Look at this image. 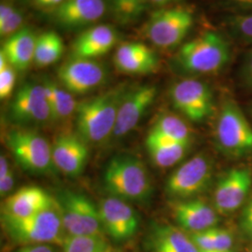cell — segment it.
Instances as JSON below:
<instances>
[{"label": "cell", "mask_w": 252, "mask_h": 252, "mask_svg": "<svg viewBox=\"0 0 252 252\" xmlns=\"http://www.w3.org/2000/svg\"><path fill=\"white\" fill-rule=\"evenodd\" d=\"M240 78L244 85L252 91V47L244 56L240 67Z\"/></svg>", "instance_id": "obj_35"}, {"label": "cell", "mask_w": 252, "mask_h": 252, "mask_svg": "<svg viewBox=\"0 0 252 252\" xmlns=\"http://www.w3.org/2000/svg\"><path fill=\"white\" fill-rule=\"evenodd\" d=\"M34 1L38 7L49 8V9L50 8L55 9L63 2V0H34Z\"/></svg>", "instance_id": "obj_40"}, {"label": "cell", "mask_w": 252, "mask_h": 252, "mask_svg": "<svg viewBox=\"0 0 252 252\" xmlns=\"http://www.w3.org/2000/svg\"><path fill=\"white\" fill-rule=\"evenodd\" d=\"M172 214L183 231L194 234L217 227L219 213L215 207L201 198L177 200L171 207Z\"/></svg>", "instance_id": "obj_16"}, {"label": "cell", "mask_w": 252, "mask_h": 252, "mask_svg": "<svg viewBox=\"0 0 252 252\" xmlns=\"http://www.w3.org/2000/svg\"><path fill=\"white\" fill-rule=\"evenodd\" d=\"M212 174L211 159L200 153L172 173L166 181L165 190L169 196L177 200L191 198L206 190L211 182Z\"/></svg>", "instance_id": "obj_9"}, {"label": "cell", "mask_w": 252, "mask_h": 252, "mask_svg": "<svg viewBox=\"0 0 252 252\" xmlns=\"http://www.w3.org/2000/svg\"><path fill=\"white\" fill-rule=\"evenodd\" d=\"M190 143L160 144L146 141L153 162L161 168H168L180 162L188 153Z\"/></svg>", "instance_id": "obj_27"}, {"label": "cell", "mask_w": 252, "mask_h": 252, "mask_svg": "<svg viewBox=\"0 0 252 252\" xmlns=\"http://www.w3.org/2000/svg\"><path fill=\"white\" fill-rule=\"evenodd\" d=\"M11 119L21 125L43 124L52 120V112L43 83L27 82L14 94L9 107Z\"/></svg>", "instance_id": "obj_11"}, {"label": "cell", "mask_w": 252, "mask_h": 252, "mask_svg": "<svg viewBox=\"0 0 252 252\" xmlns=\"http://www.w3.org/2000/svg\"><path fill=\"white\" fill-rule=\"evenodd\" d=\"M148 1H149V3H152L155 6L162 7V6H166L168 4H171V3H174L179 0H148Z\"/></svg>", "instance_id": "obj_42"}, {"label": "cell", "mask_w": 252, "mask_h": 252, "mask_svg": "<svg viewBox=\"0 0 252 252\" xmlns=\"http://www.w3.org/2000/svg\"><path fill=\"white\" fill-rule=\"evenodd\" d=\"M146 246L149 252H200L189 234L167 223H153Z\"/></svg>", "instance_id": "obj_22"}, {"label": "cell", "mask_w": 252, "mask_h": 252, "mask_svg": "<svg viewBox=\"0 0 252 252\" xmlns=\"http://www.w3.org/2000/svg\"><path fill=\"white\" fill-rule=\"evenodd\" d=\"M43 85L51 108L52 121H64L76 113L78 103L71 93L49 79L43 81Z\"/></svg>", "instance_id": "obj_24"}, {"label": "cell", "mask_w": 252, "mask_h": 252, "mask_svg": "<svg viewBox=\"0 0 252 252\" xmlns=\"http://www.w3.org/2000/svg\"><path fill=\"white\" fill-rule=\"evenodd\" d=\"M36 38L35 32L27 27L6 38L1 51L17 71H26L34 63Z\"/></svg>", "instance_id": "obj_23"}, {"label": "cell", "mask_w": 252, "mask_h": 252, "mask_svg": "<svg viewBox=\"0 0 252 252\" xmlns=\"http://www.w3.org/2000/svg\"><path fill=\"white\" fill-rule=\"evenodd\" d=\"M114 252V251H113V250H111V249H110V252Z\"/></svg>", "instance_id": "obj_45"}, {"label": "cell", "mask_w": 252, "mask_h": 252, "mask_svg": "<svg viewBox=\"0 0 252 252\" xmlns=\"http://www.w3.org/2000/svg\"><path fill=\"white\" fill-rule=\"evenodd\" d=\"M157 95L154 85L144 84L126 91L118 111L116 126L112 136L123 137L135 129Z\"/></svg>", "instance_id": "obj_15"}, {"label": "cell", "mask_w": 252, "mask_h": 252, "mask_svg": "<svg viewBox=\"0 0 252 252\" xmlns=\"http://www.w3.org/2000/svg\"><path fill=\"white\" fill-rule=\"evenodd\" d=\"M10 170L11 169H9V162H8L6 156L1 155V157H0V180L5 178Z\"/></svg>", "instance_id": "obj_41"}, {"label": "cell", "mask_w": 252, "mask_h": 252, "mask_svg": "<svg viewBox=\"0 0 252 252\" xmlns=\"http://www.w3.org/2000/svg\"><path fill=\"white\" fill-rule=\"evenodd\" d=\"M64 52L62 37L54 31H47L37 36L34 63L37 67H46L59 61Z\"/></svg>", "instance_id": "obj_25"}, {"label": "cell", "mask_w": 252, "mask_h": 252, "mask_svg": "<svg viewBox=\"0 0 252 252\" xmlns=\"http://www.w3.org/2000/svg\"><path fill=\"white\" fill-rule=\"evenodd\" d=\"M119 35L109 25L92 27L80 34L71 48V57L96 59L111 51L117 44Z\"/></svg>", "instance_id": "obj_20"}, {"label": "cell", "mask_w": 252, "mask_h": 252, "mask_svg": "<svg viewBox=\"0 0 252 252\" xmlns=\"http://www.w3.org/2000/svg\"><path fill=\"white\" fill-rule=\"evenodd\" d=\"M215 141L220 153L241 158L252 154V127L234 100L223 101L215 126Z\"/></svg>", "instance_id": "obj_5"}, {"label": "cell", "mask_w": 252, "mask_h": 252, "mask_svg": "<svg viewBox=\"0 0 252 252\" xmlns=\"http://www.w3.org/2000/svg\"><path fill=\"white\" fill-rule=\"evenodd\" d=\"M150 132L169 137L180 143H190L191 132L185 121L178 115L163 113L157 118Z\"/></svg>", "instance_id": "obj_28"}, {"label": "cell", "mask_w": 252, "mask_h": 252, "mask_svg": "<svg viewBox=\"0 0 252 252\" xmlns=\"http://www.w3.org/2000/svg\"><path fill=\"white\" fill-rule=\"evenodd\" d=\"M63 252H109L110 247L105 235L69 236L63 244Z\"/></svg>", "instance_id": "obj_31"}, {"label": "cell", "mask_w": 252, "mask_h": 252, "mask_svg": "<svg viewBox=\"0 0 252 252\" xmlns=\"http://www.w3.org/2000/svg\"><path fill=\"white\" fill-rule=\"evenodd\" d=\"M115 21L122 26L135 23L147 9L148 0H108Z\"/></svg>", "instance_id": "obj_29"}, {"label": "cell", "mask_w": 252, "mask_h": 252, "mask_svg": "<svg viewBox=\"0 0 252 252\" xmlns=\"http://www.w3.org/2000/svg\"><path fill=\"white\" fill-rule=\"evenodd\" d=\"M66 236L105 235L99 208L85 195L64 191L59 200Z\"/></svg>", "instance_id": "obj_8"}, {"label": "cell", "mask_w": 252, "mask_h": 252, "mask_svg": "<svg viewBox=\"0 0 252 252\" xmlns=\"http://www.w3.org/2000/svg\"><path fill=\"white\" fill-rule=\"evenodd\" d=\"M105 0H63L53 9L54 22L64 29L90 27L105 15Z\"/></svg>", "instance_id": "obj_18"}, {"label": "cell", "mask_w": 252, "mask_h": 252, "mask_svg": "<svg viewBox=\"0 0 252 252\" xmlns=\"http://www.w3.org/2000/svg\"><path fill=\"white\" fill-rule=\"evenodd\" d=\"M5 142L25 170L33 174H46L53 169L52 145L35 130L12 129L6 134Z\"/></svg>", "instance_id": "obj_6"}, {"label": "cell", "mask_w": 252, "mask_h": 252, "mask_svg": "<svg viewBox=\"0 0 252 252\" xmlns=\"http://www.w3.org/2000/svg\"><path fill=\"white\" fill-rule=\"evenodd\" d=\"M104 185L111 196L125 201H144L152 190L144 163L131 156H117L108 162Z\"/></svg>", "instance_id": "obj_4"}, {"label": "cell", "mask_w": 252, "mask_h": 252, "mask_svg": "<svg viewBox=\"0 0 252 252\" xmlns=\"http://www.w3.org/2000/svg\"><path fill=\"white\" fill-rule=\"evenodd\" d=\"M15 9L16 8L14 7V5L11 2L5 1V2L1 3V5H0V23L4 22Z\"/></svg>", "instance_id": "obj_39"}, {"label": "cell", "mask_w": 252, "mask_h": 252, "mask_svg": "<svg viewBox=\"0 0 252 252\" xmlns=\"http://www.w3.org/2000/svg\"><path fill=\"white\" fill-rule=\"evenodd\" d=\"M200 252H223L233 250L234 235L231 231L214 227L203 232L189 234Z\"/></svg>", "instance_id": "obj_26"}, {"label": "cell", "mask_w": 252, "mask_h": 252, "mask_svg": "<svg viewBox=\"0 0 252 252\" xmlns=\"http://www.w3.org/2000/svg\"><path fill=\"white\" fill-rule=\"evenodd\" d=\"M240 226L244 234L252 241V199L244 207L240 216Z\"/></svg>", "instance_id": "obj_36"}, {"label": "cell", "mask_w": 252, "mask_h": 252, "mask_svg": "<svg viewBox=\"0 0 252 252\" xmlns=\"http://www.w3.org/2000/svg\"><path fill=\"white\" fill-rule=\"evenodd\" d=\"M57 203L46 190L38 186H25L9 195L3 203L1 215L13 218L31 216Z\"/></svg>", "instance_id": "obj_21"}, {"label": "cell", "mask_w": 252, "mask_h": 252, "mask_svg": "<svg viewBox=\"0 0 252 252\" xmlns=\"http://www.w3.org/2000/svg\"><path fill=\"white\" fill-rule=\"evenodd\" d=\"M113 63L120 72L147 75L157 71L159 58L151 47L142 42L129 41L118 46Z\"/></svg>", "instance_id": "obj_19"}, {"label": "cell", "mask_w": 252, "mask_h": 252, "mask_svg": "<svg viewBox=\"0 0 252 252\" xmlns=\"http://www.w3.org/2000/svg\"><path fill=\"white\" fill-rule=\"evenodd\" d=\"M236 252L234 250H229V251H223V252Z\"/></svg>", "instance_id": "obj_43"}, {"label": "cell", "mask_w": 252, "mask_h": 252, "mask_svg": "<svg viewBox=\"0 0 252 252\" xmlns=\"http://www.w3.org/2000/svg\"><path fill=\"white\" fill-rule=\"evenodd\" d=\"M54 166L63 174L77 177L83 171L89 156L87 142L79 135L63 133L52 145Z\"/></svg>", "instance_id": "obj_17"}, {"label": "cell", "mask_w": 252, "mask_h": 252, "mask_svg": "<svg viewBox=\"0 0 252 252\" xmlns=\"http://www.w3.org/2000/svg\"><path fill=\"white\" fill-rule=\"evenodd\" d=\"M252 187V168L234 167L217 182L214 207L219 214L228 215L242 207Z\"/></svg>", "instance_id": "obj_12"}, {"label": "cell", "mask_w": 252, "mask_h": 252, "mask_svg": "<svg viewBox=\"0 0 252 252\" xmlns=\"http://www.w3.org/2000/svg\"><path fill=\"white\" fill-rule=\"evenodd\" d=\"M126 91V85H120L78 103L75 113L78 134L87 143H101L113 135Z\"/></svg>", "instance_id": "obj_2"}, {"label": "cell", "mask_w": 252, "mask_h": 252, "mask_svg": "<svg viewBox=\"0 0 252 252\" xmlns=\"http://www.w3.org/2000/svg\"><path fill=\"white\" fill-rule=\"evenodd\" d=\"M107 77L106 68L95 59L71 57L58 69L60 85L72 94H84L100 86Z\"/></svg>", "instance_id": "obj_13"}, {"label": "cell", "mask_w": 252, "mask_h": 252, "mask_svg": "<svg viewBox=\"0 0 252 252\" xmlns=\"http://www.w3.org/2000/svg\"><path fill=\"white\" fill-rule=\"evenodd\" d=\"M231 57V45L225 36L216 31H206L180 46L172 61L182 73L210 75L221 71Z\"/></svg>", "instance_id": "obj_1"}, {"label": "cell", "mask_w": 252, "mask_h": 252, "mask_svg": "<svg viewBox=\"0 0 252 252\" xmlns=\"http://www.w3.org/2000/svg\"><path fill=\"white\" fill-rule=\"evenodd\" d=\"M194 24L193 13L187 8H167L154 11L142 29L144 36L160 49L180 45Z\"/></svg>", "instance_id": "obj_7"}, {"label": "cell", "mask_w": 252, "mask_h": 252, "mask_svg": "<svg viewBox=\"0 0 252 252\" xmlns=\"http://www.w3.org/2000/svg\"><path fill=\"white\" fill-rule=\"evenodd\" d=\"M16 252H55L49 244H37L23 246Z\"/></svg>", "instance_id": "obj_38"}, {"label": "cell", "mask_w": 252, "mask_h": 252, "mask_svg": "<svg viewBox=\"0 0 252 252\" xmlns=\"http://www.w3.org/2000/svg\"><path fill=\"white\" fill-rule=\"evenodd\" d=\"M229 13H252V0H220Z\"/></svg>", "instance_id": "obj_34"}, {"label": "cell", "mask_w": 252, "mask_h": 252, "mask_svg": "<svg viewBox=\"0 0 252 252\" xmlns=\"http://www.w3.org/2000/svg\"><path fill=\"white\" fill-rule=\"evenodd\" d=\"M1 224L9 239L21 246L37 244L63 246L66 237L58 202L54 207L26 218L1 215Z\"/></svg>", "instance_id": "obj_3"}, {"label": "cell", "mask_w": 252, "mask_h": 252, "mask_svg": "<svg viewBox=\"0 0 252 252\" xmlns=\"http://www.w3.org/2000/svg\"><path fill=\"white\" fill-rule=\"evenodd\" d=\"M15 183V175L13 170H10L9 174L0 180V195L6 196L11 189H13Z\"/></svg>", "instance_id": "obj_37"}, {"label": "cell", "mask_w": 252, "mask_h": 252, "mask_svg": "<svg viewBox=\"0 0 252 252\" xmlns=\"http://www.w3.org/2000/svg\"><path fill=\"white\" fill-rule=\"evenodd\" d=\"M17 70L9 63L4 53L0 51V98L7 99L11 95L16 83Z\"/></svg>", "instance_id": "obj_32"}, {"label": "cell", "mask_w": 252, "mask_h": 252, "mask_svg": "<svg viewBox=\"0 0 252 252\" xmlns=\"http://www.w3.org/2000/svg\"><path fill=\"white\" fill-rule=\"evenodd\" d=\"M250 112H251V114H252V106L251 107V108H250Z\"/></svg>", "instance_id": "obj_44"}, {"label": "cell", "mask_w": 252, "mask_h": 252, "mask_svg": "<svg viewBox=\"0 0 252 252\" xmlns=\"http://www.w3.org/2000/svg\"><path fill=\"white\" fill-rule=\"evenodd\" d=\"M169 95L173 107L191 122L201 123L213 112L212 91L198 79L186 78L174 83Z\"/></svg>", "instance_id": "obj_10"}, {"label": "cell", "mask_w": 252, "mask_h": 252, "mask_svg": "<svg viewBox=\"0 0 252 252\" xmlns=\"http://www.w3.org/2000/svg\"><path fill=\"white\" fill-rule=\"evenodd\" d=\"M100 217L104 231L116 241H126L135 235L139 222L135 209L125 200L110 196L100 202Z\"/></svg>", "instance_id": "obj_14"}, {"label": "cell", "mask_w": 252, "mask_h": 252, "mask_svg": "<svg viewBox=\"0 0 252 252\" xmlns=\"http://www.w3.org/2000/svg\"><path fill=\"white\" fill-rule=\"evenodd\" d=\"M223 24L232 38L252 47V13H229Z\"/></svg>", "instance_id": "obj_30"}, {"label": "cell", "mask_w": 252, "mask_h": 252, "mask_svg": "<svg viewBox=\"0 0 252 252\" xmlns=\"http://www.w3.org/2000/svg\"><path fill=\"white\" fill-rule=\"evenodd\" d=\"M24 13L22 10L16 9L4 22L0 23V36L8 38L23 28Z\"/></svg>", "instance_id": "obj_33"}]
</instances>
